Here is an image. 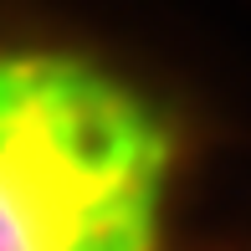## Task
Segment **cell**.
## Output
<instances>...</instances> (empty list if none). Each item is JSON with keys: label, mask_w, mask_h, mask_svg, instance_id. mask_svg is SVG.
Instances as JSON below:
<instances>
[{"label": "cell", "mask_w": 251, "mask_h": 251, "mask_svg": "<svg viewBox=\"0 0 251 251\" xmlns=\"http://www.w3.org/2000/svg\"><path fill=\"white\" fill-rule=\"evenodd\" d=\"M175 139L123 72L0 41V251H159Z\"/></svg>", "instance_id": "cell-1"}]
</instances>
